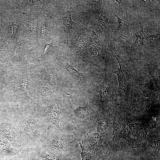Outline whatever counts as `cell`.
Here are the masks:
<instances>
[{"label":"cell","mask_w":160,"mask_h":160,"mask_svg":"<svg viewBox=\"0 0 160 160\" xmlns=\"http://www.w3.org/2000/svg\"><path fill=\"white\" fill-rule=\"evenodd\" d=\"M24 156L16 149L4 137L0 135V157Z\"/></svg>","instance_id":"ba28073f"},{"label":"cell","mask_w":160,"mask_h":160,"mask_svg":"<svg viewBox=\"0 0 160 160\" xmlns=\"http://www.w3.org/2000/svg\"><path fill=\"white\" fill-rule=\"evenodd\" d=\"M52 46L51 44H47L45 47L44 49L42 55L41 56V57H44L46 55L47 50L51 47Z\"/></svg>","instance_id":"e0dca14e"},{"label":"cell","mask_w":160,"mask_h":160,"mask_svg":"<svg viewBox=\"0 0 160 160\" xmlns=\"http://www.w3.org/2000/svg\"><path fill=\"white\" fill-rule=\"evenodd\" d=\"M24 156L12 157H0V160H23Z\"/></svg>","instance_id":"9a60e30c"},{"label":"cell","mask_w":160,"mask_h":160,"mask_svg":"<svg viewBox=\"0 0 160 160\" xmlns=\"http://www.w3.org/2000/svg\"><path fill=\"white\" fill-rule=\"evenodd\" d=\"M160 34L156 35H150L148 34H145V37L146 39L149 41L153 40V39L156 38Z\"/></svg>","instance_id":"2e32d148"},{"label":"cell","mask_w":160,"mask_h":160,"mask_svg":"<svg viewBox=\"0 0 160 160\" xmlns=\"http://www.w3.org/2000/svg\"><path fill=\"white\" fill-rule=\"evenodd\" d=\"M117 17L119 22V32L121 36L123 37H126L128 36L129 34L128 23L126 16L123 19H121L115 15Z\"/></svg>","instance_id":"8fae6325"},{"label":"cell","mask_w":160,"mask_h":160,"mask_svg":"<svg viewBox=\"0 0 160 160\" xmlns=\"http://www.w3.org/2000/svg\"><path fill=\"white\" fill-rule=\"evenodd\" d=\"M77 6L73 7H70L66 11V16L63 17V24L66 27L73 28V27L75 26L76 23L74 22L72 20L71 14L74 9Z\"/></svg>","instance_id":"4fadbf2b"},{"label":"cell","mask_w":160,"mask_h":160,"mask_svg":"<svg viewBox=\"0 0 160 160\" xmlns=\"http://www.w3.org/2000/svg\"></svg>","instance_id":"ac0fdd59"},{"label":"cell","mask_w":160,"mask_h":160,"mask_svg":"<svg viewBox=\"0 0 160 160\" xmlns=\"http://www.w3.org/2000/svg\"><path fill=\"white\" fill-rule=\"evenodd\" d=\"M76 139L78 141L81 148V152L80 154L82 160H110L113 158L108 156V150L104 148H94L90 147L85 148L81 143L80 139Z\"/></svg>","instance_id":"52a82bcc"},{"label":"cell","mask_w":160,"mask_h":160,"mask_svg":"<svg viewBox=\"0 0 160 160\" xmlns=\"http://www.w3.org/2000/svg\"><path fill=\"white\" fill-rule=\"evenodd\" d=\"M30 80V79L28 78L27 75L20 78L18 81L16 91L27 100L32 101V100L28 94L26 89L27 85Z\"/></svg>","instance_id":"9c48e42d"},{"label":"cell","mask_w":160,"mask_h":160,"mask_svg":"<svg viewBox=\"0 0 160 160\" xmlns=\"http://www.w3.org/2000/svg\"><path fill=\"white\" fill-rule=\"evenodd\" d=\"M140 30L135 33L136 39L134 44L131 46L132 50L139 49L140 50L141 47L144 45V40L145 37V34L144 32L143 28L140 24Z\"/></svg>","instance_id":"30bf717a"},{"label":"cell","mask_w":160,"mask_h":160,"mask_svg":"<svg viewBox=\"0 0 160 160\" xmlns=\"http://www.w3.org/2000/svg\"><path fill=\"white\" fill-rule=\"evenodd\" d=\"M24 155L23 160H81L79 155L63 154L39 145L25 151Z\"/></svg>","instance_id":"277c9868"},{"label":"cell","mask_w":160,"mask_h":160,"mask_svg":"<svg viewBox=\"0 0 160 160\" xmlns=\"http://www.w3.org/2000/svg\"><path fill=\"white\" fill-rule=\"evenodd\" d=\"M113 56L117 59L119 68L113 72L117 76L119 82L118 89L124 93V97L127 98L132 95L135 82L134 76L127 63L120 56L114 47L111 48Z\"/></svg>","instance_id":"3957f363"},{"label":"cell","mask_w":160,"mask_h":160,"mask_svg":"<svg viewBox=\"0 0 160 160\" xmlns=\"http://www.w3.org/2000/svg\"><path fill=\"white\" fill-rule=\"evenodd\" d=\"M112 77L110 73H106L103 81L98 84L95 89L100 96L99 101L103 111L106 109L108 103L111 101L116 92Z\"/></svg>","instance_id":"5b68a950"},{"label":"cell","mask_w":160,"mask_h":160,"mask_svg":"<svg viewBox=\"0 0 160 160\" xmlns=\"http://www.w3.org/2000/svg\"><path fill=\"white\" fill-rule=\"evenodd\" d=\"M72 141L65 132L57 128L48 126L42 134L39 145L50 150L67 155H79V143L75 138Z\"/></svg>","instance_id":"6da1fadb"},{"label":"cell","mask_w":160,"mask_h":160,"mask_svg":"<svg viewBox=\"0 0 160 160\" xmlns=\"http://www.w3.org/2000/svg\"><path fill=\"white\" fill-rule=\"evenodd\" d=\"M0 133L1 136L6 138L16 149L24 155L22 140L15 126L10 122L2 121L0 122Z\"/></svg>","instance_id":"8992f818"},{"label":"cell","mask_w":160,"mask_h":160,"mask_svg":"<svg viewBox=\"0 0 160 160\" xmlns=\"http://www.w3.org/2000/svg\"><path fill=\"white\" fill-rule=\"evenodd\" d=\"M64 68L75 80H80L83 76V73L76 70L74 68V65H70L67 63H65Z\"/></svg>","instance_id":"5bb4252c"},{"label":"cell","mask_w":160,"mask_h":160,"mask_svg":"<svg viewBox=\"0 0 160 160\" xmlns=\"http://www.w3.org/2000/svg\"><path fill=\"white\" fill-rule=\"evenodd\" d=\"M42 88L45 91H52L55 88V82L51 76L48 74L44 75L41 82Z\"/></svg>","instance_id":"7c38bea8"},{"label":"cell","mask_w":160,"mask_h":160,"mask_svg":"<svg viewBox=\"0 0 160 160\" xmlns=\"http://www.w3.org/2000/svg\"><path fill=\"white\" fill-rule=\"evenodd\" d=\"M10 122L18 129L23 142V152L39 145L42 134L38 131L45 126L40 119L20 114Z\"/></svg>","instance_id":"7a4b0ae2"}]
</instances>
